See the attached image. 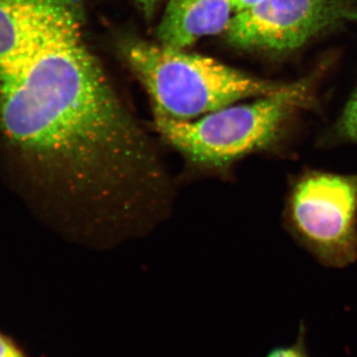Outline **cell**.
Listing matches in <instances>:
<instances>
[{
	"mask_svg": "<svg viewBox=\"0 0 357 357\" xmlns=\"http://www.w3.org/2000/svg\"><path fill=\"white\" fill-rule=\"evenodd\" d=\"M0 157L33 208L79 243L141 229L174 194L158 151L89 50L79 0L0 65Z\"/></svg>",
	"mask_w": 357,
	"mask_h": 357,
	"instance_id": "obj_1",
	"label": "cell"
},
{
	"mask_svg": "<svg viewBox=\"0 0 357 357\" xmlns=\"http://www.w3.org/2000/svg\"><path fill=\"white\" fill-rule=\"evenodd\" d=\"M306 82L255 102L232 105L192 121L155 117L161 137L192 165L223 170L251 154L273 151L299 110L310 103Z\"/></svg>",
	"mask_w": 357,
	"mask_h": 357,
	"instance_id": "obj_2",
	"label": "cell"
},
{
	"mask_svg": "<svg viewBox=\"0 0 357 357\" xmlns=\"http://www.w3.org/2000/svg\"><path fill=\"white\" fill-rule=\"evenodd\" d=\"M124 55L151 98L155 117L192 121L287 86L162 44L132 42Z\"/></svg>",
	"mask_w": 357,
	"mask_h": 357,
	"instance_id": "obj_3",
	"label": "cell"
},
{
	"mask_svg": "<svg viewBox=\"0 0 357 357\" xmlns=\"http://www.w3.org/2000/svg\"><path fill=\"white\" fill-rule=\"evenodd\" d=\"M284 220L294 238L326 266L356 262L357 176L319 170L296 176Z\"/></svg>",
	"mask_w": 357,
	"mask_h": 357,
	"instance_id": "obj_4",
	"label": "cell"
},
{
	"mask_svg": "<svg viewBox=\"0 0 357 357\" xmlns=\"http://www.w3.org/2000/svg\"><path fill=\"white\" fill-rule=\"evenodd\" d=\"M354 21L356 0H262L234 14L225 33L229 43L239 48L287 52Z\"/></svg>",
	"mask_w": 357,
	"mask_h": 357,
	"instance_id": "obj_5",
	"label": "cell"
},
{
	"mask_svg": "<svg viewBox=\"0 0 357 357\" xmlns=\"http://www.w3.org/2000/svg\"><path fill=\"white\" fill-rule=\"evenodd\" d=\"M234 13L231 0H170L157 30L160 44L184 49L225 32Z\"/></svg>",
	"mask_w": 357,
	"mask_h": 357,
	"instance_id": "obj_6",
	"label": "cell"
},
{
	"mask_svg": "<svg viewBox=\"0 0 357 357\" xmlns=\"http://www.w3.org/2000/svg\"><path fill=\"white\" fill-rule=\"evenodd\" d=\"M65 0H0V65L27 50Z\"/></svg>",
	"mask_w": 357,
	"mask_h": 357,
	"instance_id": "obj_7",
	"label": "cell"
},
{
	"mask_svg": "<svg viewBox=\"0 0 357 357\" xmlns=\"http://www.w3.org/2000/svg\"><path fill=\"white\" fill-rule=\"evenodd\" d=\"M335 130L340 139L357 143V89L338 119Z\"/></svg>",
	"mask_w": 357,
	"mask_h": 357,
	"instance_id": "obj_8",
	"label": "cell"
},
{
	"mask_svg": "<svg viewBox=\"0 0 357 357\" xmlns=\"http://www.w3.org/2000/svg\"><path fill=\"white\" fill-rule=\"evenodd\" d=\"M0 357H24L6 337L0 335Z\"/></svg>",
	"mask_w": 357,
	"mask_h": 357,
	"instance_id": "obj_9",
	"label": "cell"
},
{
	"mask_svg": "<svg viewBox=\"0 0 357 357\" xmlns=\"http://www.w3.org/2000/svg\"><path fill=\"white\" fill-rule=\"evenodd\" d=\"M261 1L262 0H231L234 13L246 10V9L250 8V7L255 6Z\"/></svg>",
	"mask_w": 357,
	"mask_h": 357,
	"instance_id": "obj_10",
	"label": "cell"
},
{
	"mask_svg": "<svg viewBox=\"0 0 357 357\" xmlns=\"http://www.w3.org/2000/svg\"><path fill=\"white\" fill-rule=\"evenodd\" d=\"M137 3L139 4L142 10L147 16L151 15L153 13L155 6H156L158 0H136Z\"/></svg>",
	"mask_w": 357,
	"mask_h": 357,
	"instance_id": "obj_11",
	"label": "cell"
},
{
	"mask_svg": "<svg viewBox=\"0 0 357 357\" xmlns=\"http://www.w3.org/2000/svg\"><path fill=\"white\" fill-rule=\"evenodd\" d=\"M269 357H301V356L294 349H278L272 352Z\"/></svg>",
	"mask_w": 357,
	"mask_h": 357,
	"instance_id": "obj_12",
	"label": "cell"
}]
</instances>
